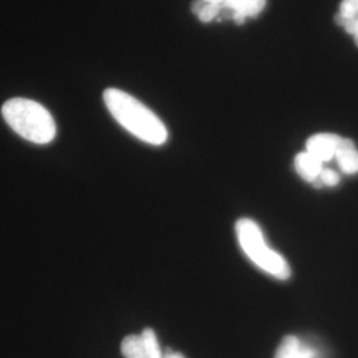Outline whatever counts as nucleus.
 I'll use <instances>...</instances> for the list:
<instances>
[{"label":"nucleus","instance_id":"nucleus-1","mask_svg":"<svg viewBox=\"0 0 358 358\" xmlns=\"http://www.w3.org/2000/svg\"><path fill=\"white\" fill-rule=\"evenodd\" d=\"M103 101L115 121L138 140L154 146L167 141V129L158 115L127 92L109 88L103 92Z\"/></svg>","mask_w":358,"mask_h":358},{"label":"nucleus","instance_id":"nucleus-2","mask_svg":"<svg viewBox=\"0 0 358 358\" xmlns=\"http://www.w3.org/2000/svg\"><path fill=\"white\" fill-rule=\"evenodd\" d=\"M1 115L8 127L27 141L47 145L56 136L53 117L36 101L28 99L8 100L1 108Z\"/></svg>","mask_w":358,"mask_h":358},{"label":"nucleus","instance_id":"nucleus-3","mask_svg":"<svg viewBox=\"0 0 358 358\" xmlns=\"http://www.w3.org/2000/svg\"><path fill=\"white\" fill-rule=\"evenodd\" d=\"M236 235L244 254L259 268L280 280H285L291 276V268L288 263L280 254L271 250L266 244L263 232L254 220L245 217L238 220Z\"/></svg>","mask_w":358,"mask_h":358},{"label":"nucleus","instance_id":"nucleus-4","mask_svg":"<svg viewBox=\"0 0 358 358\" xmlns=\"http://www.w3.org/2000/svg\"><path fill=\"white\" fill-rule=\"evenodd\" d=\"M121 352L125 358H164V353L153 329L146 328L141 334H131L122 340Z\"/></svg>","mask_w":358,"mask_h":358},{"label":"nucleus","instance_id":"nucleus-5","mask_svg":"<svg viewBox=\"0 0 358 358\" xmlns=\"http://www.w3.org/2000/svg\"><path fill=\"white\" fill-rule=\"evenodd\" d=\"M222 6V10H230L235 24L242 26L247 17H255L266 7L267 0H206Z\"/></svg>","mask_w":358,"mask_h":358},{"label":"nucleus","instance_id":"nucleus-6","mask_svg":"<svg viewBox=\"0 0 358 358\" xmlns=\"http://www.w3.org/2000/svg\"><path fill=\"white\" fill-rule=\"evenodd\" d=\"M341 140L343 137L331 134V133L315 134L308 138L306 152L324 164L336 157Z\"/></svg>","mask_w":358,"mask_h":358},{"label":"nucleus","instance_id":"nucleus-7","mask_svg":"<svg viewBox=\"0 0 358 358\" xmlns=\"http://www.w3.org/2000/svg\"><path fill=\"white\" fill-rule=\"evenodd\" d=\"M275 358H316V350L303 345L296 336H285L276 349Z\"/></svg>","mask_w":358,"mask_h":358},{"label":"nucleus","instance_id":"nucleus-8","mask_svg":"<svg viewBox=\"0 0 358 358\" xmlns=\"http://www.w3.org/2000/svg\"><path fill=\"white\" fill-rule=\"evenodd\" d=\"M337 164L345 174L358 173V150L355 142L349 138H343L337 149L336 157Z\"/></svg>","mask_w":358,"mask_h":358},{"label":"nucleus","instance_id":"nucleus-9","mask_svg":"<svg viewBox=\"0 0 358 358\" xmlns=\"http://www.w3.org/2000/svg\"><path fill=\"white\" fill-rule=\"evenodd\" d=\"M294 169L297 171V174L307 180V182H316L320 177L321 171H322V162L319 159H316L315 157H312L307 152L299 153L294 158Z\"/></svg>","mask_w":358,"mask_h":358},{"label":"nucleus","instance_id":"nucleus-10","mask_svg":"<svg viewBox=\"0 0 358 358\" xmlns=\"http://www.w3.org/2000/svg\"><path fill=\"white\" fill-rule=\"evenodd\" d=\"M192 13H195L202 23H210L222 13V6L210 3L206 0H195L192 3Z\"/></svg>","mask_w":358,"mask_h":358},{"label":"nucleus","instance_id":"nucleus-11","mask_svg":"<svg viewBox=\"0 0 358 358\" xmlns=\"http://www.w3.org/2000/svg\"><path fill=\"white\" fill-rule=\"evenodd\" d=\"M338 15L349 20V19H355L358 16V0H343L341 6H340V11Z\"/></svg>","mask_w":358,"mask_h":358},{"label":"nucleus","instance_id":"nucleus-12","mask_svg":"<svg viewBox=\"0 0 358 358\" xmlns=\"http://www.w3.org/2000/svg\"><path fill=\"white\" fill-rule=\"evenodd\" d=\"M334 20H336V23H337L338 26L344 27L346 32L355 38V41H356V44H357L358 47V16L357 17H355V19L345 20V19H343V17L337 13L336 17H334Z\"/></svg>","mask_w":358,"mask_h":358},{"label":"nucleus","instance_id":"nucleus-13","mask_svg":"<svg viewBox=\"0 0 358 358\" xmlns=\"http://www.w3.org/2000/svg\"><path fill=\"white\" fill-rule=\"evenodd\" d=\"M321 185L322 186H329V187H334L338 185L340 182V176L332 170V169H322L320 177H319Z\"/></svg>","mask_w":358,"mask_h":358},{"label":"nucleus","instance_id":"nucleus-14","mask_svg":"<svg viewBox=\"0 0 358 358\" xmlns=\"http://www.w3.org/2000/svg\"><path fill=\"white\" fill-rule=\"evenodd\" d=\"M164 358H185V356L182 353H178V352L167 350L166 353L164 355Z\"/></svg>","mask_w":358,"mask_h":358}]
</instances>
